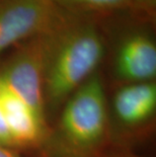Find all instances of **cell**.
I'll return each instance as SVG.
<instances>
[{"instance_id": "obj_1", "label": "cell", "mask_w": 156, "mask_h": 157, "mask_svg": "<svg viewBox=\"0 0 156 157\" xmlns=\"http://www.w3.org/2000/svg\"><path fill=\"white\" fill-rule=\"evenodd\" d=\"M43 94L48 127L67 99L95 73L105 57L98 18L63 10L41 36Z\"/></svg>"}, {"instance_id": "obj_2", "label": "cell", "mask_w": 156, "mask_h": 157, "mask_svg": "<svg viewBox=\"0 0 156 157\" xmlns=\"http://www.w3.org/2000/svg\"><path fill=\"white\" fill-rule=\"evenodd\" d=\"M109 147L107 87L98 71L63 105L36 157H101Z\"/></svg>"}, {"instance_id": "obj_3", "label": "cell", "mask_w": 156, "mask_h": 157, "mask_svg": "<svg viewBox=\"0 0 156 157\" xmlns=\"http://www.w3.org/2000/svg\"><path fill=\"white\" fill-rule=\"evenodd\" d=\"M105 43L101 75L107 90L156 81L155 21L130 9L98 16Z\"/></svg>"}, {"instance_id": "obj_4", "label": "cell", "mask_w": 156, "mask_h": 157, "mask_svg": "<svg viewBox=\"0 0 156 157\" xmlns=\"http://www.w3.org/2000/svg\"><path fill=\"white\" fill-rule=\"evenodd\" d=\"M111 146L134 149L156 130V81L107 90Z\"/></svg>"}, {"instance_id": "obj_5", "label": "cell", "mask_w": 156, "mask_h": 157, "mask_svg": "<svg viewBox=\"0 0 156 157\" xmlns=\"http://www.w3.org/2000/svg\"><path fill=\"white\" fill-rule=\"evenodd\" d=\"M41 36L21 43L0 60V84L48 125L43 94Z\"/></svg>"}, {"instance_id": "obj_6", "label": "cell", "mask_w": 156, "mask_h": 157, "mask_svg": "<svg viewBox=\"0 0 156 157\" xmlns=\"http://www.w3.org/2000/svg\"><path fill=\"white\" fill-rule=\"evenodd\" d=\"M62 12L49 0H0V60L21 43L44 34Z\"/></svg>"}, {"instance_id": "obj_7", "label": "cell", "mask_w": 156, "mask_h": 157, "mask_svg": "<svg viewBox=\"0 0 156 157\" xmlns=\"http://www.w3.org/2000/svg\"><path fill=\"white\" fill-rule=\"evenodd\" d=\"M0 109L15 149L26 157H36L48 125L21 98L0 84Z\"/></svg>"}, {"instance_id": "obj_8", "label": "cell", "mask_w": 156, "mask_h": 157, "mask_svg": "<svg viewBox=\"0 0 156 157\" xmlns=\"http://www.w3.org/2000/svg\"><path fill=\"white\" fill-rule=\"evenodd\" d=\"M61 10L98 16L130 9V0H49Z\"/></svg>"}, {"instance_id": "obj_9", "label": "cell", "mask_w": 156, "mask_h": 157, "mask_svg": "<svg viewBox=\"0 0 156 157\" xmlns=\"http://www.w3.org/2000/svg\"><path fill=\"white\" fill-rule=\"evenodd\" d=\"M130 10L155 21L156 0H130Z\"/></svg>"}, {"instance_id": "obj_10", "label": "cell", "mask_w": 156, "mask_h": 157, "mask_svg": "<svg viewBox=\"0 0 156 157\" xmlns=\"http://www.w3.org/2000/svg\"><path fill=\"white\" fill-rule=\"evenodd\" d=\"M0 144L8 147V148L16 150L14 143H13L11 134H10V132H9V129L7 127V124H6L5 118H4V116H3L1 109H0ZM16 151H17V150H16Z\"/></svg>"}, {"instance_id": "obj_11", "label": "cell", "mask_w": 156, "mask_h": 157, "mask_svg": "<svg viewBox=\"0 0 156 157\" xmlns=\"http://www.w3.org/2000/svg\"><path fill=\"white\" fill-rule=\"evenodd\" d=\"M101 157H146L139 153L134 149L121 148V147H112L111 146L107 149Z\"/></svg>"}, {"instance_id": "obj_12", "label": "cell", "mask_w": 156, "mask_h": 157, "mask_svg": "<svg viewBox=\"0 0 156 157\" xmlns=\"http://www.w3.org/2000/svg\"><path fill=\"white\" fill-rule=\"evenodd\" d=\"M0 157H26L19 151L0 144Z\"/></svg>"}]
</instances>
